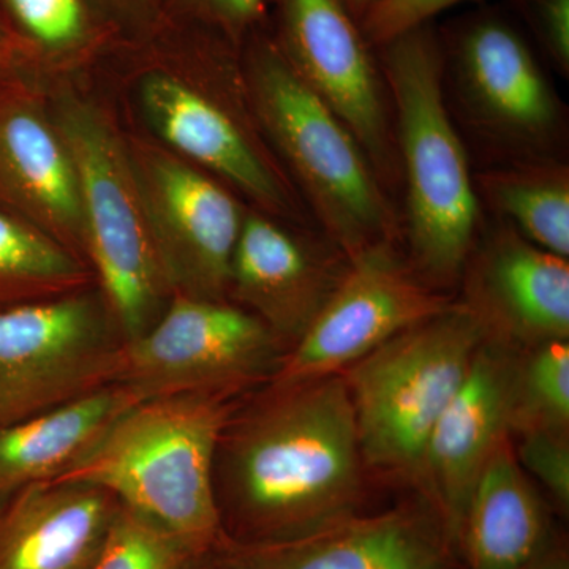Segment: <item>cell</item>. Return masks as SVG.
Listing matches in <instances>:
<instances>
[{"label": "cell", "instance_id": "cell-1", "mask_svg": "<svg viewBox=\"0 0 569 569\" xmlns=\"http://www.w3.org/2000/svg\"><path fill=\"white\" fill-rule=\"evenodd\" d=\"M366 470L342 376L268 381L239 400L217 447L224 541H287L361 512Z\"/></svg>", "mask_w": 569, "mask_h": 569}, {"label": "cell", "instance_id": "cell-2", "mask_svg": "<svg viewBox=\"0 0 569 569\" xmlns=\"http://www.w3.org/2000/svg\"><path fill=\"white\" fill-rule=\"evenodd\" d=\"M241 399L181 395L141 400L54 482L107 490L197 552L216 553L224 537L213 463L223 427Z\"/></svg>", "mask_w": 569, "mask_h": 569}, {"label": "cell", "instance_id": "cell-3", "mask_svg": "<svg viewBox=\"0 0 569 569\" xmlns=\"http://www.w3.org/2000/svg\"><path fill=\"white\" fill-rule=\"evenodd\" d=\"M380 48L399 121L411 254L422 274L451 282L470 260L479 211L445 103L443 48L430 22Z\"/></svg>", "mask_w": 569, "mask_h": 569}, {"label": "cell", "instance_id": "cell-4", "mask_svg": "<svg viewBox=\"0 0 569 569\" xmlns=\"http://www.w3.org/2000/svg\"><path fill=\"white\" fill-rule=\"evenodd\" d=\"M486 336L463 302L449 305L340 373L367 470L421 488L427 440Z\"/></svg>", "mask_w": 569, "mask_h": 569}, {"label": "cell", "instance_id": "cell-5", "mask_svg": "<svg viewBox=\"0 0 569 569\" xmlns=\"http://www.w3.org/2000/svg\"><path fill=\"white\" fill-rule=\"evenodd\" d=\"M250 82L258 114L347 258L388 241L391 213L370 160L279 47L254 48Z\"/></svg>", "mask_w": 569, "mask_h": 569}, {"label": "cell", "instance_id": "cell-6", "mask_svg": "<svg viewBox=\"0 0 569 569\" xmlns=\"http://www.w3.org/2000/svg\"><path fill=\"white\" fill-rule=\"evenodd\" d=\"M287 347L249 310L174 293L148 331L123 346L118 383L138 402L181 395L241 399L272 380Z\"/></svg>", "mask_w": 569, "mask_h": 569}, {"label": "cell", "instance_id": "cell-7", "mask_svg": "<svg viewBox=\"0 0 569 569\" xmlns=\"http://www.w3.org/2000/svg\"><path fill=\"white\" fill-rule=\"evenodd\" d=\"M61 129L80 181L82 239L127 342L151 328L171 290L142 216L140 186L118 141L92 112H63Z\"/></svg>", "mask_w": 569, "mask_h": 569}, {"label": "cell", "instance_id": "cell-8", "mask_svg": "<svg viewBox=\"0 0 569 569\" xmlns=\"http://www.w3.org/2000/svg\"><path fill=\"white\" fill-rule=\"evenodd\" d=\"M123 346L110 307L96 296L0 309V426L118 383Z\"/></svg>", "mask_w": 569, "mask_h": 569}, {"label": "cell", "instance_id": "cell-9", "mask_svg": "<svg viewBox=\"0 0 569 569\" xmlns=\"http://www.w3.org/2000/svg\"><path fill=\"white\" fill-rule=\"evenodd\" d=\"M448 306L399 260L388 241L367 247L347 258L335 291L305 336L283 355L271 381L298 383L340 376Z\"/></svg>", "mask_w": 569, "mask_h": 569}, {"label": "cell", "instance_id": "cell-10", "mask_svg": "<svg viewBox=\"0 0 569 569\" xmlns=\"http://www.w3.org/2000/svg\"><path fill=\"white\" fill-rule=\"evenodd\" d=\"M282 47L301 80L346 123L370 163L389 170L391 132L380 74L343 0H280Z\"/></svg>", "mask_w": 569, "mask_h": 569}, {"label": "cell", "instance_id": "cell-11", "mask_svg": "<svg viewBox=\"0 0 569 569\" xmlns=\"http://www.w3.org/2000/svg\"><path fill=\"white\" fill-rule=\"evenodd\" d=\"M516 358V348L486 336L427 440L419 490L455 550L471 490L501 441L511 437Z\"/></svg>", "mask_w": 569, "mask_h": 569}, {"label": "cell", "instance_id": "cell-12", "mask_svg": "<svg viewBox=\"0 0 569 569\" xmlns=\"http://www.w3.org/2000/svg\"><path fill=\"white\" fill-rule=\"evenodd\" d=\"M149 227L163 274L174 293L223 301L242 220L227 190L173 157L146 164Z\"/></svg>", "mask_w": 569, "mask_h": 569}, {"label": "cell", "instance_id": "cell-13", "mask_svg": "<svg viewBox=\"0 0 569 569\" xmlns=\"http://www.w3.org/2000/svg\"><path fill=\"white\" fill-rule=\"evenodd\" d=\"M455 552L443 523L422 501L356 512L287 541H224L216 553L230 569H449Z\"/></svg>", "mask_w": 569, "mask_h": 569}, {"label": "cell", "instance_id": "cell-14", "mask_svg": "<svg viewBox=\"0 0 569 569\" xmlns=\"http://www.w3.org/2000/svg\"><path fill=\"white\" fill-rule=\"evenodd\" d=\"M467 298L488 336L516 350L569 340L568 258L516 230L498 233L473 258Z\"/></svg>", "mask_w": 569, "mask_h": 569}, {"label": "cell", "instance_id": "cell-15", "mask_svg": "<svg viewBox=\"0 0 569 569\" xmlns=\"http://www.w3.org/2000/svg\"><path fill=\"white\" fill-rule=\"evenodd\" d=\"M347 268V266H346ZM346 268L263 216H244L230 288L287 347L305 336Z\"/></svg>", "mask_w": 569, "mask_h": 569}, {"label": "cell", "instance_id": "cell-16", "mask_svg": "<svg viewBox=\"0 0 569 569\" xmlns=\"http://www.w3.org/2000/svg\"><path fill=\"white\" fill-rule=\"evenodd\" d=\"M121 503L107 490L41 482L0 509V569H89Z\"/></svg>", "mask_w": 569, "mask_h": 569}, {"label": "cell", "instance_id": "cell-17", "mask_svg": "<svg viewBox=\"0 0 569 569\" xmlns=\"http://www.w3.org/2000/svg\"><path fill=\"white\" fill-rule=\"evenodd\" d=\"M459 74L477 110L503 132L539 138L556 126V96L520 33L497 17L468 21L456 37Z\"/></svg>", "mask_w": 569, "mask_h": 569}, {"label": "cell", "instance_id": "cell-18", "mask_svg": "<svg viewBox=\"0 0 569 569\" xmlns=\"http://www.w3.org/2000/svg\"><path fill=\"white\" fill-rule=\"evenodd\" d=\"M552 548L548 505L505 438L471 490L460 556L467 569H522Z\"/></svg>", "mask_w": 569, "mask_h": 569}, {"label": "cell", "instance_id": "cell-19", "mask_svg": "<svg viewBox=\"0 0 569 569\" xmlns=\"http://www.w3.org/2000/svg\"><path fill=\"white\" fill-rule=\"evenodd\" d=\"M142 107L157 133L176 151L223 176L271 209L287 208L283 186L233 119L171 74L142 84Z\"/></svg>", "mask_w": 569, "mask_h": 569}, {"label": "cell", "instance_id": "cell-20", "mask_svg": "<svg viewBox=\"0 0 569 569\" xmlns=\"http://www.w3.org/2000/svg\"><path fill=\"white\" fill-rule=\"evenodd\" d=\"M137 397L121 383L0 426V509L31 486L54 481Z\"/></svg>", "mask_w": 569, "mask_h": 569}, {"label": "cell", "instance_id": "cell-21", "mask_svg": "<svg viewBox=\"0 0 569 569\" xmlns=\"http://www.w3.org/2000/svg\"><path fill=\"white\" fill-rule=\"evenodd\" d=\"M0 153L18 183L56 222L82 234L77 168L66 142L36 114L13 112L0 123Z\"/></svg>", "mask_w": 569, "mask_h": 569}, {"label": "cell", "instance_id": "cell-22", "mask_svg": "<svg viewBox=\"0 0 569 569\" xmlns=\"http://www.w3.org/2000/svg\"><path fill=\"white\" fill-rule=\"evenodd\" d=\"M490 203L523 239L561 258L569 254V179L565 170L497 171L482 176Z\"/></svg>", "mask_w": 569, "mask_h": 569}, {"label": "cell", "instance_id": "cell-23", "mask_svg": "<svg viewBox=\"0 0 569 569\" xmlns=\"http://www.w3.org/2000/svg\"><path fill=\"white\" fill-rule=\"evenodd\" d=\"M82 266L47 236L0 213V309L80 283Z\"/></svg>", "mask_w": 569, "mask_h": 569}, {"label": "cell", "instance_id": "cell-24", "mask_svg": "<svg viewBox=\"0 0 569 569\" xmlns=\"http://www.w3.org/2000/svg\"><path fill=\"white\" fill-rule=\"evenodd\" d=\"M531 430L569 432V342L518 350L509 436Z\"/></svg>", "mask_w": 569, "mask_h": 569}, {"label": "cell", "instance_id": "cell-25", "mask_svg": "<svg viewBox=\"0 0 569 569\" xmlns=\"http://www.w3.org/2000/svg\"><path fill=\"white\" fill-rule=\"evenodd\" d=\"M200 557L183 539L121 505L89 569H182Z\"/></svg>", "mask_w": 569, "mask_h": 569}, {"label": "cell", "instance_id": "cell-26", "mask_svg": "<svg viewBox=\"0 0 569 569\" xmlns=\"http://www.w3.org/2000/svg\"><path fill=\"white\" fill-rule=\"evenodd\" d=\"M511 438H518L512 447L523 471L541 485L561 511H568L569 432L531 430Z\"/></svg>", "mask_w": 569, "mask_h": 569}, {"label": "cell", "instance_id": "cell-27", "mask_svg": "<svg viewBox=\"0 0 569 569\" xmlns=\"http://www.w3.org/2000/svg\"><path fill=\"white\" fill-rule=\"evenodd\" d=\"M26 31L44 47L66 48L84 32L81 0H9Z\"/></svg>", "mask_w": 569, "mask_h": 569}, {"label": "cell", "instance_id": "cell-28", "mask_svg": "<svg viewBox=\"0 0 569 569\" xmlns=\"http://www.w3.org/2000/svg\"><path fill=\"white\" fill-rule=\"evenodd\" d=\"M460 2L467 0H380L359 24L367 41L381 47L411 29L429 24L438 13Z\"/></svg>", "mask_w": 569, "mask_h": 569}, {"label": "cell", "instance_id": "cell-29", "mask_svg": "<svg viewBox=\"0 0 569 569\" xmlns=\"http://www.w3.org/2000/svg\"><path fill=\"white\" fill-rule=\"evenodd\" d=\"M539 43L561 71L569 70V0H518Z\"/></svg>", "mask_w": 569, "mask_h": 569}, {"label": "cell", "instance_id": "cell-30", "mask_svg": "<svg viewBox=\"0 0 569 569\" xmlns=\"http://www.w3.org/2000/svg\"><path fill=\"white\" fill-rule=\"evenodd\" d=\"M206 14L231 33L244 31L263 10L266 0H197Z\"/></svg>", "mask_w": 569, "mask_h": 569}, {"label": "cell", "instance_id": "cell-31", "mask_svg": "<svg viewBox=\"0 0 569 569\" xmlns=\"http://www.w3.org/2000/svg\"><path fill=\"white\" fill-rule=\"evenodd\" d=\"M522 569H569L568 553L563 549L553 546L545 556L539 557L529 567Z\"/></svg>", "mask_w": 569, "mask_h": 569}, {"label": "cell", "instance_id": "cell-32", "mask_svg": "<svg viewBox=\"0 0 569 569\" xmlns=\"http://www.w3.org/2000/svg\"><path fill=\"white\" fill-rule=\"evenodd\" d=\"M182 569H230L222 560L219 559L217 553H209V556L200 557V559L190 561L187 567Z\"/></svg>", "mask_w": 569, "mask_h": 569}, {"label": "cell", "instance_id": "cell-33", "mask_svg": "<svg viewBox=\"0 0 569 569\" xmlns=\"http://www.w3.org/2000/svg\"><path fill=\"white\" fill-rule=\"evenodd\" d=\"M343 2H346L348 10L351 11L356 20L361 22L362 18H365L370 9H373L380 0H343Z\"/></svg>", "mask_w": 569, "mask_h": 569}]
</instances>
